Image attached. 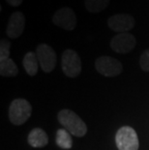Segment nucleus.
Listing matches in <instances>:
<instances>
[{
	"label": "nucleus",
	"instance_id": "0eeeda50",
	"mask_svg": "<svg viewBox=\"0 0 149 150\" xmlns=\"http://www.w3.org/2000/svg\"><path fill=\"white\" fill-rule=\"evenodd\" d=\"M52 22L56 26L67 31H72L77 25V17L75 11L70 7L58 9L52 16Z\"/></svg>",
	"mask_w": 149,
	"mask_h": 150
},
{
	"label": "nucleus",
	"instance_id": "423d86ee",
	"mask_svg": "<svg viewBox=\"0 0 149 150\" xmlns=\"http://www.w3.org/2000/svg\"><path fill=\"white\" fill-rule=\"evenodd\" d=\"M36 54L43 72L50 73L54 70L57 63V55L52 47L47 44H40L36 49Z\"/></svg>",
	"mask_w": 149,
	"mask_h": 150
},
{
	"label": "nucleus",
	"instance_id": "4468645a",
	"mask_svg": "<svg viewBox=\"0 0 149 150\" xmlns=\"http://www.w3.org/2000/svg\"><path fill=\"white\" fill-rule=\"evenodd\" d=\"M18 74V69L14 60L8 58L3 61H0V75L2 76H16Z\"/></svg>",
	"mask_w": 149,
	"mask_h": 150
},
{
	"label": "nucleus",
	"instance_id": "2eb2a0df",
	"mask_svg": "<svg viewBox=\"0 0 149 150\" xmlns=\"http://www.w3.org/2000/svg\"><path fill=\"white\" fill-rule=\"evenodd\" d=\"M110 0H84V6L91 14H97L104 11L109 4Z\"/></svg>",
	"mask_w": 149,
	"mask_h": 150
},
{
	"label": "nucleus",
	"instance_id": "20e7f679",
	"mask_svg": "<svg viewBox=\"0 0 149 150\" xmlns=\"http://www.w3.org/2000/svg\"><path fill=\"white\" fill-rule=\"evenodd\" d=\"M61 67L63 73L69 78H76L81 73V60L74 50H65L61 56Z\"/></svg>",
	"mask_w": 149,
	"mask_h": 150
},
{
	"label": "nucleus",
	"instance_id": "9b49d317",
	"mask_svg": "<svg viewBox=\"0 0 149 150\" xmlns=\"http://www.w3.org/2000/svg\"><path fill=\"white\" fill-rule=\"evenodd\" d=\"M27 142L32 147H45L49 143V137H47V134L43 129L34 128L30 131L27 138Z\"/></svg>",
	"mask_w": 149,
	"mask_h": 150
},
{
	"label": "nucleus",
	"instance_id": "a211bd4d",
	"mask_svg": "<svg viewBox=\"0 0 149 150\" xmlns=\"http://www.w3.org/2000/svg\"><path fill=\"white\" fill-rule=\"evenodd\" d=\"M6 2H7L9 5L13 6V7H18L20 5H21L23 0H6Z\"/></svg>",
	"mask_w": 149,
	"mask_h": 150
},
{
	"label": "nucleus",
	"instance_id": "1a4fd4ad",
	"mask_svg": "<svg viewBox=\"0 0 149 150\" xmlns=\"http://www.w3.org/2000/svg\"><path fill=\"white\" fill-rule=\"evenodd\" d=\"M136 24L135 18L129 14H116L109 18L107 25L112 31L117 33H128Z\"/></svg>",
	"mask_w": 149,
	"mask_h": 150
},
{
	"label": "nucleus",
	"instance_id": "39448f33",
	"mask_svg": "<svg viewBox=\"0 0 149 150\" xmlns=\"http://www.w3.org/2000/svg\"><path fill=\"white\" fill-rule=\"evenodd\" d=\"M95 68L101 75L109 78L119 76L123 71L121 62L116 58L107 55H102L95 61Z\"/></svg>",
	"mask_w": 149,
	"mask_h": 150
},
{
	"label": "nucleus",
	"instance_id": "ddd939ff",
	"mask_svg": "<svg viewBox=\"0 0 149 150\" xmlns=\"http://www.w3.org/2000/svg\"><path fill=\"white\" fill-rule=\"evenodd\" d=\"M55 142L62 149H71L73 146L72 135L66 129H58L56 132Z\"/></svg>",
	"mask_w": 149,
	"mask_h": 150
},
{
	"label": "nucleus",
	"instance_id": "9d476101",
	"mask_svg": "<svg viewBox=\"0 0 149 150\" xmlns=\"http://www.w3.org/2000/svg\"><path fill=\"white\" fill-rule=\"evenodd\" d=\"M25 27V18L23 13L15 12L9 18L6 34L11 39H17L20 37Z\"/></svg>",
	"mask_w": 149,
	"mask_h": 150
},
{
	"label": "nucleus",
	"instance_id": "f03ea898",
	"mask_svg": "<svg viewBox=\"0 0 149 150\" xmlns=\"http://www.w3.org/2000/svg\"><path fill=\"white\" fill-rule=\"evenodd\" d=\"M32 113V107L25 99H15L9 107V119L16 126L24 124Z\"/></svg>",
	"mask_w": 149,
	"mask_h": 150
},
{
	"label": "nucleus",
	"instance_id": "dca6fc26",
	"mask_svg": "<svg viewBox=\"0 0 149 150\" xmlns=\"http://www.w3.org/2000/svg\"><path fill=\"white\" fill-rule=\"evenodd\" d=\"M11 52V44L9 41L3 39L0 42V61L6 60L10 56Z\"/></svg>",
	"mask_w": 149,
	"mask_h": 150
},
{
	"label": "nucleus",
	"instance_id": "f8f14e48",
	"mask_svg": "<svg viewBox=\"0 0 149 150\" xmlns=\"http://www.w3.org/2000/svg\"><path fill=\"white\" fill-rule=\"evenodd\" d=\"M23 66L27 75L31 76H36L38 73V68L40 66L37 54L33 52H27L23 59Z\"/></svg>",
	"mask_w": 149,
	"mask_h": 150
},
{
	"label": "nucleus",
	"instance_id": "7ed1b4c3",
	"mask_svg": "<svg viewBox=\"0 0 149 150\" xmlns=\"http://www.w3.org/2000/svg\"><path fill=\"white\" fill-rule=\"evenodd\" d=\"M118 150H138L139 142L136 131L130 126L121 127L115 135Z\"/></svg>",
	"mask_w": 149,
	"mask_h": 150
},
{
	"label": "nucleus",
	"instance_id": "6e6552de",
	"mask_svg": "<svg viewBox=\"0 0 149 150\" xmlns=\"http://www.w3.org/2000/svg\"><path fill=\"white\" fill-rule=\"evenodd\" d=\"M137 40L131 33H119L110 40V47L113 52L120 54L131 52L136 47Z\"/></svg>",
	"mask_w": 149,
	"mask_h": 150
},
{
	"label": "nucleus",
	"instance_id": "f3484780",
	"mask_svg": "<svg viewBox=\"0 0 149 150\" xmlns=\"http://www.w3.org/2000/svg\"><path fill=\"white\" fill-rule=\"evenodd\" d=\"M139 66L142 71L149 72V49L145 50L141 53V58H139Z\"/></svg>",
	"mask_w": 149,
	"mask_h": 150
},
{
	"label": "nucleus",
	"instance_id": "f257e3e1",
	"mask_svg": "<svg viewBox=\"0 0 149 150\" xmlns=\"http://www.w3.org/2000/svg\"><path fill=\"white\" fill-rule=\"evenodd\" d=\"M58 121L71 135L82 138L87 133V126L84 121L71 110H61L57 114Z\"/></svg>",
	"mask_w": 149,
	"mask_h": 150
}]
</instances>
